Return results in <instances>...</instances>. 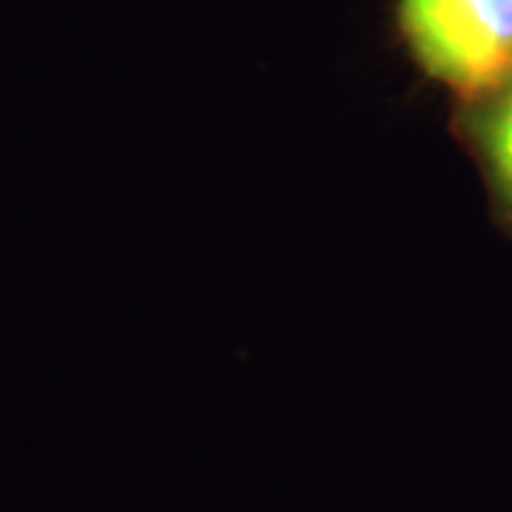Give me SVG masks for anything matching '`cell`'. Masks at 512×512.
Returning <instances> with one entry per match:
<instances>
[{"instance_id":"cell-1","label":"cell","mask_w":512,"mask_h":512,"mask_svg":"<svg viewBox=\"0 0 512 512\" xmlns=\"http://www.w3.org/2000/svg\"><path fill=\"white\" fill-rule=\"evenodd\" d=\"M399 20L424 72L464 100L512 74V0H402Z\"/></svg>"},{"instance_id":"cell-2","label":"cell","mask_w":512,"mask_h":512,"mask_svg":"<svg viewBox=\"0 0 512 512\" xmlns=\"http://www.w3.org/2000/svg\"><path fill=\"white\" fill-rule=\"evenodd\" d=\"M470 103L467 126L487 165L495 194L512 214V74Z\"/></svg>"}]
</instances>
